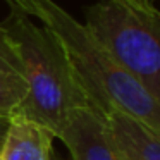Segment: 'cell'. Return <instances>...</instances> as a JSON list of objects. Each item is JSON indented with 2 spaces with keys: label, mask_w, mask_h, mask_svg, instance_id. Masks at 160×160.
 <instances>
[{
  "label": "cell",
  "mask_w": 160,
  "mask_h": 160,
  "mask_svg": "<svg viewBox=\"0 0 160 160\" xmlns=\"http://www.w3.org/2000/svg\"><path fill=\"white\" fill-rule=\"evenodd\" d=\"M31 18L64 43L90 107L100 114L121 112L160 134V102L91 38L83 22L53 0H31Z\"/></svg>",
  "instance_id": "cell-1"
},
{
  "label": "cell",
  "mask_w": 160,
  "mask_h": 160,
  "mask_svg": "<svg viewBox=\"0 0 160 160\" xmlns=\"http://www.w3.org/2000/svg\"><path fill=\"white\" fill-rule=\"evenodd\" d=\"M2 24L18 48L28 84L16 114L45 126L57 138L76 108L90 107L66 47L48 26L36 24L19 9H11Z\"/></svg>",
  "instance_id": "cell-2"
},
{
  "label": "cell",
  "mask_w": 160,
  "mask_h": 160,
  "mask_svg": "<svg viewBox=\"0 0 160 160\" xmlns=\"http://www.w3.org/2000/svg\"><path fill=\"white\" fill-rule=\"evenodd\" d=\"M83 24L160 102V9L152 0H100L86 9Z\"/></svg>",
  "instance_id": "cell-3"
},
{
  "label": "cell",
  "mask_w": 160,
  "mask_h": 160,
  "mask_svg": "<svg viewBox=\"0 0 160 160\" xmlns=\"http://www.w3.org/2000/svg\"><path fill=\"white\" fill-rule=\"evenodd\" d=\"M57 138L67 148L69 160H124L105 115L93 107L76 108Z\"/></svg>",
  "instance_id": "cell-4"
},
{
  "label": "cell",
  "mask_w": 160,
  "mask_h": 160,
  "mask_svg": "<svg viewBox=\"0 0 160 160\" xmlns=\"http://www.w3.org/2000/svg\"><path fill=\"white\" fill-rule=\"evenodd\" d=\"M53 132L22 115H11L2 148L4 160H48L53 152Z\"/></svg>",
  "instance_id": "cell-5"
},
{
  "label": "cell",
  "mask_w": 160,
  "mask_h": 160,
  "mask_svg": "<svg viewBox=\"0 0 160 160\" xmlns=\"http://www.w3.org/2000/svg\"><path fill=\"white\" fill-rule=\"evenodd\" d=\"M103 115L124 160H160V134L121 112Z\"/></svg>",
  "instance_id": "cell-6"
},
{
  "label": "cell",
  "mask_w": 160,
  "mask_h": 160,
  "mask_svg": "<svg viewBox=\"0 0 160 160\" xmlns=\"http://www.w3.org/2000/svg\"><path fill=\"white\" fill-rule=\"evenodd\" d=\"M26 84L22 62L14 42L4 24H0V114L14 115L26 100Z\"/></svg>",
  "instance_id": "cell-7"
},
{
  "label": "cell",
  "mask_w": 160,
  "mask_h": 160,
  "mask_svg": "<svg viewBox=\"0 0 160 160\" xmlns=\"http://www.w3.org/2000/svg\"><path fill=\"white\" fill-rule=\"evenodd\" d=\"M9 5H11V9H19V11L26 12V14L31 16V0H5Z\"/></svg>",
  "instance_id": "cell-8"
},
{
  "label": "cell",
  "mask_w": 160,
  "mask_h": 160,
  "mask_svg": "<svg viewBox=\"0 0 160 160\" xmlns=\"http://www.w3.org/2000/svg\"><path fill=\"white\" fill-rule=\"evenodd\" d=\"M9 122H11V117H9V115L0 114V152L4 148V141H5V136H7Z\"/></svg>",
  "instance_id": "cell-9"
},
{
  "label": "cell",
  "mask_w": 160,
  "mask_h": 160,
  "mask_svg": "<svg viewBox=\"0 0 160 160\" xmlns=\"http://www.w3.org/2000/svg\"><path fill=\"white\" fill-rule=\"evenodd\" d=\"M48 160H64V158H62V157H59L55 152H52V153H50V158ZM67 160H69V158H67Z\"/></svg>",
  "instance_id": "cell-10"
},
{
  "label": "cell",
  "mask_w": 160,
  "mask_h": 160,
  "mask_svg": "<svg viewBox=\"0 0 160 160\" xmlns=\"http://www.w3.org/2000/svg\"><path fill=\"white\" fill-rule=\"evenodd\" d=\"M0 160H4V157H2V152H0Z\"/></svg>",
  "instance_id": "cell-11"
}]
</instances>
